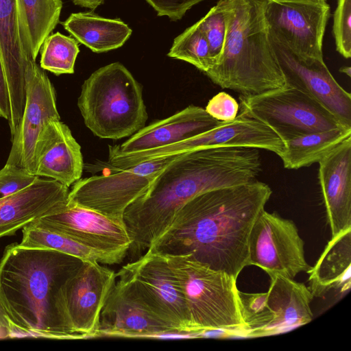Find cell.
<instances>
[{
	"instance_id": "12",
	"label": "cell",
	"mask_w": 351,
	"mask_h": 351,
	"mask_svg": "<svg viewBox=\"0 0 351 351\" xmlns=\"http://www.w3.org/2000/svg\"><path fill=\"white\" fill-rule=\"evenodd\" d=\"M223 147L261 149L278 156L283 152L285 144L269 126L239 112L233 120L221 121L195 136L167 146L130 154L128 160L134 165L159 157Z\"/></svg>"
},
{
	"instance_id": "8",
	"label": "cell",
	"mask_w": 351,
	"mask_h": 351,
	"mask_svg": "<svg viewBox=\"0 0 351 351\" xmlns=\"http://www.w3.org/2000/svg\"><path fill=\"white\" fill-rule=\"evenodd\" d=\"M120 271L156 318L175 330L199 333L192 327L181 289L164 254L147 250Z\"/></svg>"
},
{
	"instance_id": "23",
	"label": "cell",
	"mask_w": 351,
	"mask_h": 351,
	"mask_svg": "<svg viewBox=\"0 0 351 351\" xmlns=\"http://www.w3.org/2000/svg\"><path fill=\"white\" fill-rule=\"evenodd\" d=\"M266 303L272 317L267 336L287 332L309 323L313 317V295L308 287L280 275H271Z\"/></svg>"
},
{
	"instance_id": "33",
	"label": "cell",
	"mask_w": 351,
	"mask_h": 351,
	"mask_svg": "<svg viewBox=\"0 0 351 351\" xmlns=\"http://www.w3.org/2000/svg\"><path fill=\"white\" fill-rule=\"evenodd\" d=\"M37 177L24 168L5 163L0 169V199L26 188Z\"/></svg>"
},
{
	"instance_id": "35",
	"label": "cell",
	"mask_w": 351,
	"mask_h": 351,
	"mask_svg": "<svg viewBox=\"0 0 351 351\" xmlns=\"http://www.w3.org/2000/svg\"><path fill=\"white\" fill-rule=\"evenodd\" d=\"M157 12L172 21L182 18L187 10L204 0H145Z\"/></svg>"
},
{
	"instance_id": "21",
	"label": "cell",
	"mask_w": 351,
	"mask_h": 351,
	"mask_svg": "<svg viewBox=\"0 0 351 351\" xmlns=\"http://www.w3.org/2000/svg\"><path fill=\"white\" fill-rule=\"evenodd\" d=\"M220 122L204 108L191 105L143 127L120 145H109V154H128L167 146L205 132Z\"/></svg>"
},
{
	"instance_id": "18",
	"label": "cell",
	"mask_w": 351,
	"mask_h": 351,
	"mask_svg": "<svg viewBox=\"0 0 351 351\" xmlns=\"http://www.w3.org/2000/svg\"><path fill=\"white\" fill-rule=\"evenodd\" d=\"M81 147L60 119L47 120L36 141L33 174L55 180L67 187L81 178Z\"/></svg>"
},
{
	"instance_id": "17",
	"label": "cell",
	"mask_w": 351,
	"mask_h": 351,
	"mask_svg": "<svg viewBox=\"0 0 351 351\" xmlns=\"http://www.w3.org/2000/svg\"><path fill=\"white\" fill-rule=\"evenodd\" d=\"M177 331L152 315L119 271L100 314L98 337L152 338L156 334Z\"/></svg>"
},
{
	"instance_id": "36",
	"label": "cell",
	"mask_w": 351,
	"mask_h": 351,
	"mask_svg": "<svg viewBox=\"0 0 351 351\" xmlns=\"http://www.w3.org/2000/svg\"><path fill=\"white\" fill-rule=\"evenodd\" d=\"M10 115L8 84L0 56V117L8 121Z\"/></svg>"
},
{
	"instance_id": "29",
	"label": "cell",
	"mask_w": 351,
	"mask_h": 351,
	"mask_svg": "<svg viewBox=\"0 0 351 351\" xmlns=\"http://www.w3.org/2000/svg\"><path fill=\"white\" fill-rule=\"evenodd\" d=\"M79 52L75 39L60 32L50 34L40 48V66L56 75L72 74Z\"/></svg>"
},
{
	"instance_id": "15",
	"label": "cell",
	"mask_w": 351,
	"mask_h": 351,
	"mask_svg": "<svg viewBox=\"0 0 351 351\" xmlns=\"http://www.w3.org/2000/svg\"><path fill=\"white\" fill-rule=\"evenodd\" d=\"M25 104L21 119L11 137L6 164L24 168L33 174L36 141L45 122L60 119L55 88L46 72L29 60L25 73Z\"/></svg>"
},
{
	"instance_id": "20",
	"label": "cell",
	"mask_w": 351,
	"mask_h": 351,
	"mask_svg": "<svg viewBox=\"0 0 351 351\" xmlns=\"http://www.w3.org/2000/svg\"><path fill=\"white\" fill-rule=\"evenodd\" d=\"M69 187L52 179L37 177L26 188L0 199V238L12 236L32 221L59 209Z\"/></svg>"
},
{
	"instance_id": "6",
	"label": "cell",
	"mask_w": 351,
	"mask_h": 351,
	"mask_svg": "<svg viewBox=\"0 0 351 351\" xmlns=\"http://www.w3.org/2000/svg\"><path fill=\"white\" fill-rule=\"evenodd\" d=\"M181 289L193 328L246 336L237 279L190 255H165Z\"/></svg>"
},
{
	"instance_id": "24",
	"label": "cell",
	"mask_w": 351,
	"mask_h": 351,
	"mask_svg": "<svg viewBox=\"0 0 351 351\" xmlns=\"http://www.w3.org/2000/svg\"><path fill=\"white\" fill-rule=\"evenodd\" d=\"M307 273L313 296H324L331 290L340 295L348 291L351 285V228L331 237Z\"/></svg>"
},
{
	"instance_id": "5",
	"label": "cell",
	"mask_w": 351,
	"mask_h": 351,
	"mask_svg": "<svg viewBox=\"0 0 351 351\" xmlns=\"http://www.w3.org/2000/svg\"><path fill=\"white\" fill-rule=\"evenodd\" d=\"M77 106L85 125L101 138L130 136L148 117L141 85L120 62L99 68L84 82Z\"/></svg>"
},
{
	"instance_id": "14",
	"label": "cell",
	"mask_w": 351,
	"mask_h": 351,
	"mask_svg": "<svg viewBox=\"0 0 351 351\" xmlns=\"http://www.w3.org/2000/svg\"><path fill=\"white\" fill-rule=\"evenodd\" d=\"M269 39L286 85L308 94L343 127L351 128V95L338 84L324 59L300 56L276 39Z\"/></svg>"
},
{
	"instance_id": "4",
	"label": "cell",
	"mask_w": 351,
	"mask_h": 351,
	"mask_svg": "<svg viewBox=\"0 0 351 351\" xmlns=\"http://www.w3.org/2000/svg\"><path fill=\"white\" fill-rule=\"evenodd\" d=\"M228 12L222 53L205 74L221 88L240 95L286 86L265 23L267 0H219Z\"/></svg>"
},
{
	"instance_id": "40",
	"label": "cell",
	"mask_w": 351,
	"mask_h": 351,
	"mask_svg": "<svg viewBox=\"0 0 351 351\" xmlns=\"http://www.w3.org/2000/svg\"><path fill=\"white\" fill-rule=\"evenodd\" d=\"M285 1H311V0H285ZM315 1V0H313Z\"/></svg>"
},
{
	"instance_id": "2",
	"label": "cell",
	"mask_w": 351,
	"mask_h": 351,
	"mask_svg": "<svg viewBox=\"0 0 351 351\" xmlns=\"http://www.w3.org/2000/svg\"><path fill=\"white\" fill-rule=\"evenodd\" d=\"M261 165L258 149L251 147L206 148L178 156L125 211L123 222L132 241L127 256L140 257L193 197L256 180Z\"/></svg>"
},
{
	"instance_id": "30",
	"label": "cell",
	"mask_w": 351,
	"mask_h": 351,
	"mask_svg": "<svg viewBox=\"0 0 351 351\" xmlns=\"http://www.w3.org/2000/svg\"><path fill=\"white\" fill-rule=\"evenodd\" d=\"M167 56L187 62L204 73L213 66L208 41L196 23L174 39Z\"/></svg>"
},
{
	"instance_id": "1",
	"label": "cell",
	"mask_w": 351,
	"mask_h": 351,
	"mask_svg": "<svg viewBox=\"0 0 351 351\" xmlns=\"http://www.w3.org/2000/svg\"><path fill=\"white\" fill-rule=\"evenodd\" d=\"M272 191L254 180L200 193L184 204L147 250L190 255L237 279L249 262L252 227Z\"/></svg>"
},
{
	"instance_id": "37",
	"label": "cell",
	"mask_w": 351,
	"mask_h": 351,
	"mask_svg": "<svg viewBox=\"0 0 351 351\" xmlns=\"http://www.w3.org/2000/svg\"><path fill=\"white\" fill-rule=\"evenodd\" d=\"M14 324L0 301V339L11 338Z\"/></svg>"
},
{
	"instance_id": "28",
	"label": "cell",
	"mask_w": 351,
	"mask_h": 351,
	"mask_svg": "<svg viewBox=\"0 0 351 351\" xmlns=\"http://www.w3.org/2000/svg\"><path fill=\"white\" fill-rule=\"evenodd\" d=\"M21 245L31 248L54 250L83 261H97L101 264L114 265L110 256L93 250L61 232L53 230L38 221H32L22 228Z\"/></svg>"
},
{
	"instance_id": "10",
	"label": "cell",
	"mask_w": 351,
	"mask_h": 351,
	"mask_svg": "<svg viewBox=\"0 0 351 351\" xmlns=\"http://www.w3.org/2000/svg\"><path fill=\"white\" fill-rule=\"evenodd\" d=\"M250 265H256L269 276L294 279L311 265L304 256V242L295 223L276 213L264 210L255 221L249 243Z\"/></svg>"
},
{
	"instance_id": "39",
	"label": "cell",
	"mask_w": 351,
	"mask_h": 351,
	"mask_svg": "<svg viewBox=\"0 0 351 351\" xmlns=\"http://www.w3.org/2000/svg\"><path fill=\"white\" fill-rule=\"evenodd\" d=\"M339 71L341 72V73H345L346 75H347L348 76L350 77L351 76V69L350 66H343V67H341L340 69H339Z\"/></svg>"
},
{
	"instance_id": "22",
	"label": "cell",
	"mask_w": 351,
	"mask_h": 351,
	"mask_svg": "<svg viewBox=\"0 0 351 351\" xmlns=\"http://www.w3.org/2000/svg\"><path fill=\"white\" fill-rule=\"evenodd\" d=\"M0 56L9 93L12 137L25 107V73L29 60L20 38L14 0H0Z\"/></svg>"
},
{
	"instance_id": "25",
	"label": "cell",
	"mask_w": 351,
	"mask_h": 351,
	"mask_svg": "<svg viewBox=\"0 0 351 351\" xmlns=\"http://www.w3.org/2000/svg\"><path fill=\"white\" fill-rule=\"evenodd\" d=\"M23 47L36 61L41 46L60 21L62 0H14Z\"/></svg>"
},
{
	"instance_id": "11",
	"label": "cell",
	"mask_w": 351,
	"mask_h": 351,
	"mask_svg": "<svg viewBox=\"0 0 351 351\" xmlns=\"http://www.w3.org/2000/svg\"><path fill=\"white\" fill-rule=\"evenodd\" d=\"M330 15L326 0H267L264 10L270 37L300 56L319 59Z\"/></svg>"
},
{
	"instance_id": "27",
	"label": "cell",
	"mask_w": 351,
	"mask_h": 351,
	"mask_svg": "<svg viewBox=\"0 0 351 351\" xmlns=\"http://www.w3.org/2000/svg\"><path fill=\"white\" fill-rule=\"evenodd\" d=\"M351 136V128H337L298 136L284 142L278 155L287 169H298L318 162L339 144Z\"/></svg>"
},
{
	"instance_id": "3",
	"label": "cell",
	"mask_w": 351,
	"mask_h": 351,
	"mask_svg": "<svg viewBox=\"0 0 351 351\" xmlns=\"http://www.w3.org/2000/svg\"><path fill=\"white\" fill-rule=\"evenodd\" d=\"M83 261L50 249L12 243L0 261V301L16 325L13 337L78 339L68 332L60 290Z\"/></svg>"
},
{
	"instance_id": "34",
	"label": "cell",
	"mask_w": 351,
	"mask_h": 351,
	"mask_svg": "<svg viewBox=\"0 0 351 351\" xmlns=\"http://www.w3.org/2000/svg\"><path fill=\"white\" fill-rule=\"evenodd\" d=\"M205 110L219 121H230L237 116L239 105L234 98L223 91L209 100Z\"/></svg>"
},
{
	"instance_id": "16",
	"label": "cell",
	"mask_w": 351,
	"mask_h": 351,
	"mask_svg": "<svg viewBox=\"0 0 351 351\" xmlns=\"http://www.w3.org/2000/svg\"><path fill=\"white\" fill-rule=\"evenodd\" d=\"M157 175H142L134 167H130L101 176L80 178L73 184L68 199L123 222V215L128 207L146 192Z\"/></svg>"
},
{
	"instance_id": "9",
	"label": "cell",
	"mask_w": 351,
	"mask_h": 351,
	"mask_svg": "<svg viewBox=\"0 0 351 351\" xmlns=\"http://www.w3.org/2000/svg\"><path fill=\"white\" fill-rule=\"evenodd\" d=\"M117 273L97 261H83L60 290V306L69 333L97 337L100 314Z\"/></svg>"
},
{
	"instance_id": "19",
	"label": "cell",
	"mask_w": 351,
	"mask_h": 351,
	"mask_svg": "<svg viewBox=\"0 0 351 351\" xmlns=\"http://www.w3.org/2000/svg\"><path fill=\"white\" fill-rule=\"evenodd\" d=\"M318 163L322 199L334 237L351 228V136Z\"/></svg>"
},
{
	"instance_id": "13",
	"label": "cell",
	"mask_w": 351,
	"mask_h": 351,
	"mask_svg": "<svg viewBox=\"0 0 351 351\" xmlns=\"http://www.w3.org/2000/svg\"><path fill=\"white\" fill-rule=\"evenodd\" d=\"M38 221L112 258L119 264L127 256L131 239L123 222L67 199L57 210Z\"/></svg>"
},
{
	"instance_id": "31",
	"label": "cell",
	"mask_w": 351,
	"mask_h": 351,
	"mask_svg": "<svg viewBox=\"0 0 351 351\" xmlns=\"http://www.w3.org/2000/svg\"><path fill=\"white\" fill-rule=\"evenodd\" d=\"M228 19V10L219 0L217 4L196 23L208 41L213 66L217 63L223 51Z\"/></svg>"
},
{
	"instance_id": "38",
	"label": "cell",
	"mask_w": 351,
	"mask_h": 351,
	"mask_svg": "<svg viewBox=\"0 0 351 351\" xmlns=\"http://www.w3.org/2000/svg\"><path fill=\"white\" fill-rule=\"evenodd\" d=\"M72 1L76 5L94 10L101 5L104 0H72Z\"/></svg>"
},
{
	"instance_id": "32",
	"label": "cell",
	"mask_w": 351,
	"mask_h": 351,
	"mask_svg": "<svg viewBox=\"0 0 351 351\" xmlns=\"http://www.w3.org/2000/svg\"><path fill=\"white\" fill-rule=\"evenodd\" d=\"M332 32L337 51L344 58L351 56V0H337Z\"/></svg>"
},
{
	"instance_id": "26",
	"label": "cell",
	"mask_w": 351,
	"mask_h": 351,
	"mask_svg": "<svg viewBox=\"0 0 351 351\" xmlns=\"http://www.w3.org/2000/svg\"><path fill=\"white\" fill-rule=\"evenodd\" d=\"M62 25L77 42L95 53L121 47L132 34V29L123 21L104 18L90 12L72 13Z\"/></svg>"
},
{
	"instance_id": "7",
	"label": "cell",
	"mask_w": 351,
	"mask_h": 351,
	"mask_svg": "<svg viewBox=\"0 0 351 351\" xmlns=\"http://www.w3.org/2000/svg\"><path fill=\"white\" fill-rule=\"evenodd\" d=\"M239 99L240 113L269 126L283 143L313 132L346 128L316 99L287 85Z\"/></svg>"
}]
</instances>
